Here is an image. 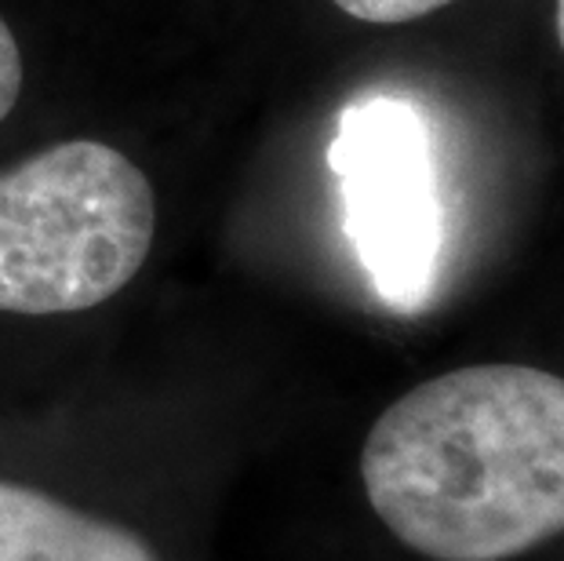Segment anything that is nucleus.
<instances>
[{"label": "nucleus", "mask_w": 564, "mask_h": 561, "mask_svg": "<svg viewBox=\"0 0 564 561\" xmlns=\"http://www.w3.org/2000/svg\"><path fill=\"white\" fill-rule=\"evenodd\" d=\"M371 510L430 561H507L564 532V376L470 365L390 404L361 449Z\"/></svg>", "instance_id": "f257e3e1"}, {"label": "nucleus", "mask_w": 564, "mask_h": 561, "mask_svg": "<svg viewBox=\"0 0 564 561\" xmlns=\"http://www.w3.org/2000/svg\"><path fill=\"white\" fill-rule=\"evenodd\" d=\"M158 230L150 179L121 150L69 139L0 175V310L80 314L142 270Z\"/></svg>", "instance_id": "f03ea898"}, {"label": "nucleus", "mask_w": 564, "mask_h": 561, "mask_svg": "<svg viewBox=\"0 0 564 561\" xmlns=\"http://www.w3.org/2000/svg\"><path fill=\"white\" fill-rule=\"evenodd\" d=\"M343 219L379 300L412 314L437 284L444 208L434 142L412 103L376 95L343 110L328 147Z\"/></svg>", "instance_id": "7ed1b4c3"}, {"label": "nucleus", "mask_w": 564, "mask_h": 561, "mask_svg": "<svg viewBox=\"0 0 564 561\" xmlns=\"http://www.w3.org/2000/svg\"><path fill=\"white\" fill-rule=\"evenodd\" d=\"M0 561H164L139 532L0 477Z\"/></svg>", "instance_id": "20e7f679"}, {"label": "nucleus", "mask_w": 564, "mask_h": 561, "mask_svg": "<svg viewBox=\"0 0 564 561\" xmlns=\"http://www.w3.org/2000/svg\"><path fill=\"white\" fill-rule=\"evenodd\" d=\"M346 15L357 22H371V26H401V22H415L437 11L452 0H332Z\"/></svg>", "instance_id": "39448f33"}, {"label": "nucleus", "mask_w": 564, "mask_h": 561, "mask_svg": "<svg viewBox=\"0 0 564 561\" xmlns=\"http://www.w3.org/2000/svg\"><path fill=\"white\" fill-rule=\"evenodd\" d=\"M19 91H22V55H19L15 37H11L8 22L0 19V121L15 110Z\"/></svg>", "instance_id": "423d86ee"}, {"label": "nucleus", "mask_w": 564, "mask_h": 561, "mask_svg": "<svg viewBox=\"0 0 564 561\" xmlns=\"http://www.w3.org/2000/svg\"><path fill=\"white\" fill-rule=\"evenodd\" d=\"M557 41H561V52H564V0H557Z\"/></svg>", "instance_id": "0eeeda50"}]
</instances>
